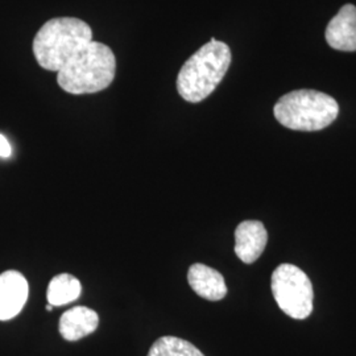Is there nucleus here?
Here are the masks:
<instances>
[{
	"mask_svg": "<svg viewBox=\"0 0 356 356\" xmlns=\"http://www.w3.org/2000/svg\"><path fill=\"white\" fill-rule=\"evenodd\" d=\"M231 58L229 45L211 38L182 65L177 76L181 98L186 102H202L226 76Z\"/></svg>",
	"mask_w": 356,
	"mask_h": 356,
	"instance_id": "2",
	"label": "nucleus"
},
{
	"mask_svg": "<svg viewBox=\"0 0 356 356\" xmlns=\"http://www.w3.org/2000/svg\"><path fill=\"white\" fill-rule=\"evenodd\" d=\"M270 288L281 310L291 318L305 319L313 312L314 292L305 272L293 264H281L272 273Z\"/></svg>",
	"mask_w": 356,
	"mask_h": 356,
	"instance_id": "5",
	"label": "nucleus"
},
{
	"mask_svg": "<svg viewBox=\"0 0 356 356\" xmlns=\"http://www.w3.org/2000/svg\"><path fill=\"white\" fill-rule=\"evenodd\" d=\"M51 309H53V306H51V305L47 306V310H49V312H51Z\"/></svg>",
	"mask_w": 356,
	"mask_h": 356,
	"instance_id": "14",
	"label": "nucleus"
},
{
	"mask_svg": "<svg viewBox=\"0 0 356 356\" xmlns=\"http://www.w3.org/2000/svg\"><path fill=\"white\" fill-rule=\"evenodd\" d=\"M275 118L284 127L294 131H321L338 118L337 101L316 90H296L281 97L276 103Z\"/></svg>",
	"mask_w": 356,
	"mask_h": 356,
	"instance_id": "4",
	"label": "nucleus"
},
{
	"mask_svg": "<svg viewBox=\"0 0 356 356\" xmlns=\"http://www.w3.org/2000/svg\"><path fill=\"white\" fill-rule=\"evenodd\" d=\"M92 41V29L76 17H56L40 28L33 40V56L38 64L58 73L78 51Z\"/></svg>",
	"mask_w": 356,
	"mask_h": 356,
	"instance_id": "1",
	"label": "nucleus"
},
{
	"mask_svg": "<svg viewBox=\"0 0 356 356\" xmlns=\"http://www.w3.org/2000/svg\"><path fill=\"white\" fill-rule=\"evenodd\" d=\"M29 286L26 277L17 270L0 275V321L13 319L23 310Z\"/></svg>",
	"mask_w": 356,
	"mask_h": 356,
	"instance_id": "6",
	"label": "nucleus"
},
{
	"mask_svg": "<svg viewBox=\"0 0 356 356\" xmlns=\"http://www.w3.org/2000/svg\"><path fill=\"white\" fill-rule=\"evenodd\" d=\"M188 281L191 289L204 300L219 301L227 294V285L223 276L216 269L204 264H193L188 272Z\"/></svg>",
	"mask_w": 356,
	"mask_h": 356,
	"instance_id": "9",
	"label": "nucleus"
},
{
	"mask_svg": "<svg viewBox=\"0 0 356 356\" xmlns=\"http://www.w3.org/2000/svg\"><path fill=\"white\" fill-rule=\"evenodd\" d=\"M148 356H204L194 344L176 338L163 337L152 344Z\"/></svg>",
	"mask_w": 356,
	"mask_h": 356,
	"instance_id": "12",
	"label": "nucleus"
},
{
	"mask_svg": "<svg viewBox=\"0 0 356 356\" xmlns=\"http://www.w3.org/2000/svg\"><path fill=\"white\" fill-rule=\"evenodd\" d=\"M82 285L73 275L63 273L51 279L48 286V302L51 306H63L76 301L81 296Z\"/></svg>",
	"mask_w": 356,
	"mask_h": 356,
	"instance_id": "11",
	"label": "nucleus"
},
{
	"mask_svg": "<svg viewBox=\"0 0 356 356\" xmlns=\"http://www.w3.org/2000/svg\"><path fill=\"white\" fill-rule=\"evenodd\" d=\"M99 317L86 306H76L65 312L60 319L58 330L65 341L76 342L97 330Z\"/></svg>",
	"mask_w": 356,
	"mask_h": 356,
	"instance_id": "10",
	"label": "nucleus"
},
{
	"mask_svg": "<svg viewBox=\"0 0 356 356\" xmlns=\"http://www.w3.org/2000/svg\"><path fill=\"white\" fill-rule=\"evenodd\" d=\"M267 242V229L259 220H244L235 229V254L245 264H252L261 256Z\"/></svg>",
	"mask_w": 356,
	"mask_h": 356,
	"instance_id": "7",
	"label": "nucleus"
},
{
	"mask_svg": "<svg viewBox=\"0 0 356 356\" xmlns=\"http://www.w3.org/2000/svg\"><path fill=\"white\" fill-rule=\"evenodd\" d=\"M326 41L332 49L356 51V7L346 4L326 28Z\"/></svg>",
	"mask_w": 356,
	"mask_h": 356,
	"instance_id": "8",
	"label": "nucleus"
},
{
	"mask_svg": "<svg viewBox=\"0 0 356 356\" xmlns=\"http://www.w3.org/2000/svg\"><path fill=\"white\" fill-rule=\"evenodd\" d=\"M11 153H13V149H11L10 143L3 135H0V157L7 159L11 156Z\"/></svg>",
	"mask_w": 356,
	"mask_h": 356,
	"instance_id": "13",
	"label": "nucleus"
},
{
	"mask_svg": "<svg viewBox=\"0 0 356 356\" xmlns=\"http://www.w3.org/2000/svg\"><path fill=\"white\" fill-rule=\"evenodd\" d=\"M115 73L116 57L113 49L91 41L57 73V83L73 95L94 94L111 86Z\"/></svg>",
	"mask_w": 356,
	"mask_h": 356,
	"instance_id": "3",
	"label": "nucleus"
}]
</instances>
